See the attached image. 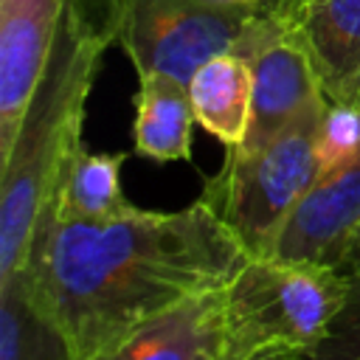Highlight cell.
Returning a JSON list of instances; mask_svg holds the SVG:
<instances>
[{"mask_svg": "<svg viewBox=\"0 0 360 360\" xmlns=\"http://www.w3.org/2000/svg\"><path fill=\"white\" fill-rule=\"evenodd\" d=\"M245 256L200 197L183 211L132 208L104 222L70 219L45 202L14 276L70 357L87 360L132 326L225 290Z\"/></svg>", "mask_w": 360, "mask_h": 360, "instance_id": "obj_1", "label": "cell"}, {"mask_svg": "<svg viewBox=\"0 0 360 360\" xmlns=\"http://www.w3.org/2000/svg\"><path fill=\"white\" fill-rule=\"evenodd\" d=\"M110 42L82 0H70L11 149L0 158V284L25 264L37 219L82 143L87 98Z\"/></svg>", "mask_w": 360, "mask_h": 360, "instance_id": "obj_2", "label": "cell"}, {"mask_svg": "<svg viewBox=\"0 0 360 360\" xmlns=\"http://www.w3.org/2000/svg\"><path fill=\"white\" fill-rule=\"evenodd\" d=\"M349 295V278L318 262L245 256L222 290L217 360L304 352L323 343Z\"/></svg>", "mask_w": 360, "mask_h": 360, "instance_id": "obj_3", "label": "cell"}, {"mask_svg": "<svg viewBox=\"0 0 360 360\" xmlns=\"http://www.w3.org/2000/svg\"><path fill=\"white\" fill-rule=\"evenodd\" d=\"M326 107L307 112L259 149H225L219 169L202 180L200 200L248 256L270 253L284 219L321 177L318 129Z\"/></svg>", "mask_w": 360, "mask_h": 360, "instance_id": "obj_4", "label": "cell"}, {"mask_svg": "<svg viewBox=\"0 0 360 360\" xmlns=\"http://www.w3.org/2000/svg\"><path fill=\"white\" fill-rule=\"evenodd\" d=\"M262 3L228 0H104V31L124 48L138 76L191 82L211 56L236 48Z\"/></svg>", "mask_w": 360, "mask_h": 360, "instance_id": "obj_5", "label": "cell"}, {"mask_svg": "<svg viewBox=\"0 0 360 360\" xmlns=\"http://www.w3.org/2000/svg\"><path fill=\"white\" fill-rule=\"evenodd\" d=\"M253 68V118L245 152L278 138L307 112L329 104L321 76L298 34L273 11L270 0L248 25L236 48Z\"/></svg>", "mask_w": 360, "mask_h": 360, "instance_id": "obj_6", "label": "cell"}, {"mask_svg": "<svg viewBox=\"0 0 360 360\" xmlns=\"http://www.w3.org/2000/svg\"><path fill=\"white\" fill-rule=\"evenodd\" d=\"M70 0H0V158L51 59Z\"/></svg>", "mask_w": 360, "mask_h": 360, "instance_id": "obj_7", "label": "cell"}, {"mask_svg": "<svg viewBox=\"0 0 360 360\" xmlns=\"http://www.w3.org/2000/svg\"><path fill=\"white\" fill-rule=\"evenodd\" d=\"M360 228V158L321 174L284 219L267 256L338 267Z\"/></svg>", "mask_w": 360, "mask_h": 360, "instance_id": "obj_8", "label": "cell"}, {"mask_svg": "<svg viewBox=\"0 0 360 360\" xmlns=\"http://www.w3.org/2000/svg\"><path fill=\"white\" fill-rule=\"evenodd\" d=\"M222 290L188 298L118 335L87 360H208L219 352Z\"/></svg>", "mask_w": 360, "mask_h": 360, "instance_id": "obj_9", "label": "cell"}, {"mask_svg": "<svg viewBox=\"0 0 360 360\" xmlns=\"http://www.w3.org/2000/svg\"><path fill=\"white\" fill-rule=\"evenodd\" d=\"M298 34L332 101L360 70V0H270Z\"/></svg>", "mask_w": 360, "mask_h": 360, "instance_id": "obj_10", "label": "cell"}, {"mask_svg": "<svg viewBox=\"0 0 360 360\" xmlns=\"http://www.w3.org/2000/svg\"><path fill=\"white\" fill-rule=\"evenodd\" d=\"M188 96L197 124L225 149H239L248 141L253 118V68L239 51L211 56L188 82Z\"/></svg>", "mask_w": 360, "mask_h": 360, "instance_id": "obj_11", "label": "cell"}, {"mask_svg": "<svg viewBox=\"0 0 360 360\" xmlns=\"http://www.w3.org/2000/svg\"><path fill=\"white\" fill-rule=\"evenodd\" d=\"M132 149L141 158L172 163L191 160L194 152V107L188 84L172 76H138V93L132 96Z\"/></svg>", "mask_w": 360, "mask_h": 360, "instance_id": "obj_12", "label": "cell"}, {"mask_svg": "<svg viewBox=\"0 0 360 360\" xmlns=\"http://www.w3.org/2000/svg\"><path fill=\"white\" fill-rule=\"evenodd\" d=\"M124 160L127 152H90L79 143L62 166L48 202L59 214L84 222H104L129 214L135 205L121 188Z\"/></svg>", "mask_w": 360, "mask_h": 360, "instance_id": "obj_13", "label": "cell"}, {"mask_svg": "<svg viewBox=\"0 0 360 360\" xmlns=\"http://www.w3.org/2000/svg\"><path fill=\"white\" fill-rule=\"evenodd\" d=\"M0 360H73L62 332L14 276L0 284Z\"/></svg>", "mask_w": 360, "mask_h": 360, "instance_id": "obj_14", "label": "cell"}, {"mask_svg": "<svg viewBox=\"0 0 360 360\" xmlns=\"http://www.w3.org/2000/svg\"><path fill=\"white\" fill-rule=\"evenodd\" d=\"M360 158V107L329 101L318 129V166L329 174Z\"/></svg>", "mask_w": 360, "mask_h": 360, "instance_id": "obj_15", "label": "cell"}, {"mask_svg": "<svg viewBox=\"0 0 360 360\" xmlns=\"http://www.w3.org/2000/svg\"><path fill=\"white\" fill-rule=\"evenodd\" d=\"M312 360H360V276L349 278V295L335 318L329 335L318 349L309 352Z\"/></svg>", "mask_w": 360, "mask_h": 360, "instance_id": "obj_16", "label": "cell"}, {"mask_svg": "<svg viewBox=\"0 0 360 360\" xmlns=\"http://www.w3.org/2000/svg\"><path fill=\"white\" fill-rule=\"evenodd\" d=\"M338 270H340L346 278L360 276V228L352 233V239H349V245H346V250H343V256H340V262H338Z\"/></svg>", "mask_w": 360, "mask_h": 360, "instance_id": "obj_17", "label": "cell"}, {"mask_svg": "<svg viewBox=\"0 0 360 360\" xmlns=\"http://www.w3.org/2000/svg\"><path fill=\"white\" fill-rule=\"evenodd\" d=\"M332 101H343V104H354V107H360V70L352 76V82H349Z\"/></svg>", "mask_w": 360, "mask_h": 360, "instance_id": "obj_18", "label": "cell"}, {"mask_svg": "<svg viewBox=\"0 0 360 360\" xmlns=\"http://www.w3.org/2000/svg\"><path fill=\"white\" fill-rule=\"evenodd\" d=\"M248 360H312V357L304 352H264V354H256Z\"/></svg>", "mask_w": 360, "mask_h": 360, "instance_id": "obj_19", "label": "cell"}, {"mask_svg": "<svg viewBox=\"0 0 360 360\" xmlns=\"http://www.w3.org/2000/svg\"><path fill=\"white\" fill-rule=\"evenodd\" d=\"M228 3H262V0H228Z\"/></svg>", "mask_w": 360, "mask_h": 360, "instance_id": "obj_20", "label": "cell"}, {"mask_svg": "<svg viewBox=\"0 0 360 360\" xmlns=\"http://www.w3.org/2000/svg\"><path fill=\"white\" fill-rule=\"evenodd\" d=\"M208 360H217V357H208Z\"/></svg>", "mask_w": 360, "mask_h": 360, "instance_id": "obj_21", "label": "cell"}]
</instances>
